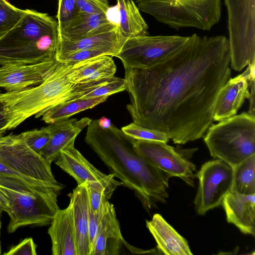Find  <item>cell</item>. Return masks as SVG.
Listing matches in <instances>:
<instances>
[{
  "instance_id": "cell-5",
  "label": "cell",
  "mask_w": 255,
  "mask_h": 255,
  "mask_svg": "<svg viewBox=\"0 0 255 255\" xmlns=\"http://www.w3.org/2000/svg\"><path fill=\"white\" fill-rule=\"evenodd\" d=\"M212 124L204 136L210 155L233 168L255 154V115L244 112Z\"/></svg>"
},
{
  "instance_id": "cell-20",
  "label": "cell",
  "mask_w": 255,
  "mask_h": 255,
  "mask_svg": "<svg viewBox=\"0 0 255 255\" xmlns=\"http://www.w3.org/2000/svg\"><path fill=\"white\" fill-rule=\"evenodd\" d=\"M116 211L108 201L104 215L99 226L91 255H118L125 245Z\"/></svg>"
},
{
  "instance_id": "cell-14",
  "label": "cell",
  "mask_w": 255,
  "mask_h": 255,
  "mask_svg": "<svg viewBox=\"0 0 255 255\" xmlns=\"http://www.w3.org/2000/svg\"><path fill=\"white\" fill-rule=\"evenodd\" d=\"M71 143L60 152L55 164L73 177L78 185L85 182H99L114 192L116 187L123 185L111 173L106 174L89 162Z\"/></svg>"
},
{
  "instance_id": "cell-40",
  "label": "cell",
  "mask_w": 255,
  "mask_h": 255,
  "mask_svg": "<svg viewBox=\"0 0 255 255\" xmlns=\"http://www.w3.org/2000/svg\"><path fill=\"white\" fill-rule=\"evenodd\" d=\"M0 210L8 213L9 210L8 198L0 186Z\"/></svg>"
},
{
  "instance_id": "cell-39",
  "label": "cell",
  "mask_w": 255,
  "mask_h": 255,
  "mask_svg": "<svg viewBox=\"0 0 255 255\" xmlns=\"http://www.w3.org/2000/svg\"><path fill=\"white\" fill-rule=\"evenodd\" d=\"M7 126L8 122L5 116L4 105L0 100V135H4L5 131L8 130Z\"/></svg>"
},
{
  "instance_id": "cell-18",
  "label": "cell",
  "mask_w": 255,
  "mask_h": 255,
  "mask_svg": "<svg viewBox=\"0 0 255 255\" xmlns=\"http://www.w3.org/2000/svg\"><path fill=\"white\" fill-rule=\"evenodd\" d=\"M53 255H78L77 238L72 209L69 204L59 209L48 229Z\"/></svg>"
},
{
  "instance_id": "cell-7",
  "label": "cell",
  "mask_w": 255,
  "mask_h": 255,
  "mask_svg": "<svg viewBox=\"0 0 255 255\" xmlns=\"http://www.w3.org/2000/svg\"><path fill=\"white\" fill-rule=\"evenodd\" d=\"M228 13L230 66L241 71L255 63V0H224Z\"/></svg>"
},
{
  "instance_id": "cell-38",
  "label": "cell",
  "mask_w": 255,
  "mask_h": 255,
  "mask_svg": "<svg viewBox=\"0 0 255 255\" xmlns=\"http://www.w3.org/2000/svg\"><path fill=\"white\" fill-rule=\"evenodd\" d=\"M36 245L32 238L24 239L18 245L12 247L5 255H36Z\"/></svg>"
},
{
  "instance_id": "cell-22",
  "label": "cell",
  "mask_w": 255,
  "mask_h": 255,
  "mask_svg": "<svg viewBox=\"0 0 255 255\" xmlns=\"http://www.w3.org/2000/svg\"><path fill=\"white\" fill-rule=\"evenodd\" d=\"M87 182L77 185L68 194L75 226L78 255H90L88 234L90 210Z\"/></svg>"
},
{
  "instance_id": "cell-32",
  "label": "cell",
  "mask_w": 255,
  "mask_h": 255,
  "mask_svg": "<svg viewBox=\"0 0 255 255\" xmlns=\"http://www.w3.org/2000/svg\"><path fill=\"white\" fill-rule=\"evenodd\" d=\"M90 207L96 214L101 207L109 201L113 192L99 182H87Z\"/></svg>"
},
{
  "instance_id": "cell-1",
  "label": "cell",
  "mask_w": 255,
  "mask_h": 255,
  "mask_svg": "<svg viewBox=\"0 0 255 255\" xmlns=\"http://www.w3.org/2000/svg\"><path fill=\"white\" fill-rule=\"evenodd\" d=\"M124 67L133 122L184 144L203 137L213 124L218 94L231 78L228 38L194 33L150 68Z\"/></svg>"
},
{
  "instance_id": "cell-21",
  "label": "cell",
  "mask_w": 255,
  "mask_h": 255,
  "mask_svg": "<svg viewBox=\"0 0 255 255\" xmlns=\"http://www.w3.org/2000/svg\"><path fill=\"white\" fill-rule=\"evenodd\" d=\"M146 227L157 243L159 254L164 255H192L187 241L178 234L158 213L151 220L146 221Z\"/></svg>"
},
{
  "instance_id": "cell-19",
  "label": "cell",
  "mask_w": 255,
  "mask_h": 255,
  "mask_svg": "<svg viewBox=\"0 0 255 255\" xmlns=\"http://www.w3.org/2000/svg\"><path fill=\"white\" fill-rule=\"evenodd\" d=\"M126 39L121 35L118 27L106 32L78 39L68 40L58 38L55 58L59 61L63 57L73 52L96 48L108 49L117 55Z\"/></svg>"
},
{
  "instance_id": "cell-42",
  "label": "cell",
  "mask_w": 255,
  "mask_h": 255,
  "mask_svg": "<svg viewBox=\"0 0 255 255\" xmlns=\"http://www.w3.org/2000/svg\"><path fill=\"white\" fill-rule=\"evenodd\" d=\"M2 211L0 210V231H1V213ZM1 254V244H0V255Z\"/></svg>"
},
{
  "instance_id": "cell-6",
  "label": "cell",
  "mask_w": 255,
  "mask_h": 255,
  "mask_svg": "<svg viewBox=\"0 0 255 255\" xmlns=\"http://www.w3.org/2000/svg\"><path fill=\"white\" fill-rule=\"evenodd\" d=\"M139 9L171 28L209 30L221 18V0H137Z\"/></svg>"
},
{
  "instance_id": "cell-23",
  "label": "cell",
  "mask_w": 255,
  "mask_h": 255,
  "mask_svg": "<svg viewBox=\"0 0 255 255\" xmlns=\"http://www.w3.org/2000/svg\"><path fill=\"white\" fill-rule=\"evenodd\" d=\"M116 70L113 59L104 55L75 63L68 77L73 83H83L113 77Z\"/></svg>"
},
{
  "instance_id": "cell-30",
  "label": "cell",
  "mask_w": 255,
  "mask_h": 255,
  "mask_svg": "<svg viewBox=\"0 0 255 255\" xmlns=\"http://www.w3.org/2000/svg\"><path fill=\"white\" fill-rule=\"evenodd\" d=\"M79 14L75 0H58L56 15L58 35L64 32Z\"/></svg>"
},
{
  "instance_id": "cell-27",
  "label": "cell",
  "mask_w": 255,
  "mask_h": 255,
  "mask_svg": "<svg viewBox=\"0 0 255 255\" xmlns=\"http://www.w3.org/2000/svg\"><path fill=\"white\" fill-rule=\"evenodd\" d=\"M108 96L80 98L52 107L41 116V120L48 124L65 120L76 114L91 109L106 101Z\"/></svg>"
},
{
  "instance_id": "cell-3",
  "label": "cell",
  "mask_w": 255,
  "mask_h": 255,
  "mask_svg": "<svg viewBox=\"0 0 255 255\" xmlns=\"http://www.w3.org/2000/svg\"><path fill=\"white\" fill-rule=\"evenodd\" d=\"M74 63L60 62L37 86L18 92L0 93L8 122L7 130L15 128L32 116L38 118L53 107L81 98L113 77L73 83L68 75Z\"/></svg>"
},
{
  "instance_id": "cell-4",
  "label": "cell",
  "mask_w": 255,
  "mask_h": 255,
  "mask_svg": "<svg viewBox=\"0 0 255 255\" xmlns=\"http://www.w3.org/2000/svg\"><path fill=\"white\" fill-rule=\"evenodd\" d=\"M57 21L47 13L25 9L12 29L0 37V65L31 64L55 58Z\"/></svg>"
},
{
  "instance_id": "cell-29",
  "label": "cell",
  "mask_w": 255,
  "mask_h": 255,
  "mask_svg": "<svg viewBox=\"0 0 255 255\" xmlns=\"http://www.w3.org/2000/svg\"><path fill=\"white\" fill-rule=\"evenodd\" d=\"M25 10L13 6L5 0H0V37L15 26Z\"/></svg>"
},
{
  "instance_id": "cell-35",
  "label": "cell",
  "mask_w": 255,
  "mask_h": 255,
  "mask_svg": "<svg viewBox=\"0 0 255 255\" xmlns=\"http://www.w3.org/2000/svg\"><path fill=\"white\" fill-rule=\"evenodd\" d=\"M104 55L116 57L117 55L114 52L108 49H86L68 54L63 57L59 62L62 63H76Z\"/></svg>"
},
{
  "instance_id": "cell-28",
  "label": "cell",
  "mask_w": 255,
  "mask_h": 255,
  "mask_svg": "<svg viewBox=\"0 0 255 255\" xmlns=\"http://www.w3.org/2000/svg\"><path fill=\"white\" fill-rule=\"evenodd\" d=\"M232 191L244 195L255 194V154L233 168Z\"/></svg>"
},
{
  "instance_id": "cell-16",
  "label": "cell",
  "mask_w": 255,
  "mask_h": 255,
  "mask_svg": "<svg viewBox=\"0 0 255 255\" xmlns=\"http://www.w3.org/2000/svg\"><path fill=\"white\" fill-rule=\"evenodd\" d=\"M91 120L87 117L79 120L73 118L49 124L47 126L50 133L49 139L39 154L50 163L55 161L61 151L75 141L77 136Z\"/></svg>"
},
{
  "instance_id": "cell-24",
  "label": "cell",
  "mask_w": 255,
  "mask_h": 255,
  "mask_svg": "<svg viewBox=\"0 0 255 255\" xmlns=\"http://www.w3.org/2000/svg\"><path fill=\"white\" fill-rule=\"evenodd\" d=\"M118 25L110 21L105 13L92 14H79L64 32L58 38L68 40L78 39L87 36L106 32Z\"/></svg>"
},
{
  "instance_id": "cell-8",
  "label": "cell",
  "mask_w": 255,
  "mask_h": 255,
  "mask_svg": "<svg viewBox=\"0 0 255 255\" xmlns=\"http://www.w3.org/2000/svg\"><path fill=\"white\" fill-rule=\"evenodd\" d=\"M1 187L9 200V233L23 226L51 224L59 209L57 201L59 193L56 192L31 193Z\"/></svg>"
},
{
  "instance_id": "cell-17",
  "label": "cell",
  "mask_w": 255,
  "mask_h": 255,
  "mask_svg": "<svg viewBox=\"0 0 255 255\" xmlns=\"http://www.w3.org/2000/svg\"><path fill=\"white\" fill-rule=\"evenodd\" d=\"M227 221L246 235H255V194L244 195L231 191L222 204Z\"/></svg>"
},
{
  "instance_id": "cell-26",
  "label": "cell",
  "mask_w": 255,
  "mask_h": 255,
  "mask_svg": "<svg viewBox=\"0 0 255 255\" xmlns=\"http://www.w3.org/2000/svg\"><path fill=\"white\" fill-rule=\"evenodd\" d=\"M118 28L126 38L148 35V26L133 0H117Z\"/></svg>"
},
{
  "instance_id": "cell-31",
  "label": "cell",
  "mask_w": 255,
  "mask_h": 255,
  "mask_svg": "<svg viewBox=\"0 0 255 255\" xmlns=\"http://www.w3.org/2000/svg\"><path fill=\"white\" fill-rule=\"evenodd\" d=\"M121 129L127 135L137 140L167 143L170 139L164 132L143 128L133 122L122 127Z\"/></svg>"
},
{
  "instance_id": "cell-15",
  "label": "cell",
  "mask_w": 255,
  "mask_h": 255,
  "mask_svg": "<svg viewBox=\"0 0 255 255\" xmlns=\"http://www.w3.org/2000/svg\"><path fill=\"white\" fill-rule=\"evenodd\" d=\"M250 87L243 73L231 78L218 94L213 110V120L221 121L236 115L245 100L249 98Z\"/></svg>"
},
{
  "instance_id": "cell-13",
  "label": "cell",
  "mask_w": 255,
  "mask_h": 255,
  "mask_svg": "<svg viewBox=\"0 0 255 255\" xmlns=\"http://www.w3.org/2000/svg\"><path fill=\"white\" fill-rule=\"evenodd\" d=\"M60 62L56 58L31 64H6L0 67V87L18 92L42 83Z\"/></svg>"
},
{
  "instance_id": "cell-34",
  "label": "cell",
  "mask_w": 255,
  "mask_h": 255,
  "mask_svg": "<svg viewBox=\"0 0 255 255\" xmlns=\"http://www.w3.org/2000/svg\"><path fill=\"white\" fill-rule=\"evenodd\" d=\"M126 90V83L125 78L115 76L107 82L85 94L82 98H93L101 96H109L111 95Z\"/></svg>"
},
{
  "instance_id": "cell-11",
  "label": "cell",
  "mask_w": 255,
  "mask_h": 255,
  "mask_svg": "<svg viewBox=\"0 0 255 255\" xmlns=\"http://www.w3.org/2000/svg\"><path fill=\"white\" fill-rule=\"evenodd\" d=\"M0 161L31 178L56 186H64L55 178L51 163L30 148L18 134L0 138Z\"/></svg>"
},
{
  "instance_id": "cell-37",
  "label": "cell",
  "mask_w": 255,
  "mask_h": 255,
  "mask_svg": "<svg viewBox=\"0 0 255 255\" xmlns=\"http://www.w3.org/2000/svg\"><path fill=\"white\" fill-rule=\"evenodd\" d=\"M108 201L101 207L99 211L96 214L93 213L90 207L88 221V234L90 242V255H91L93 250L99 226L106 211Z\"/></svg>"
},
{
  "instance_id": "cell-25",
  "label": "cell",
  "mask_w": 255,
  "mask_h": 255,
  "mask_svg": "<svg viewBox=\"0 0 255 255\" xmlns=\"http://www.w3.org/2000/svg\"><path fill=\"white\" fill-rule=\"evenodd\" d=\"M0 186L26 193L56 192L64 186H56L25 176L0 161Z\"/></svg>"
},
{
  "instance_id": "cell-36",
  "label": "cell",
  "mask_w": 255,
  "mask_h": 255,
  "mask_svg": "<svg viewBox=\"0 0 255 255\" xmlns=\"http://www.w3.org/2000/svg\"><path fill=\"white\" fill-rule=\"evenodd\" d=\"M80 14L106 13L110 7L108 0H75Z\"/></svg>"
},
{
  "instance_id": "cell-2",
  "label": "cell",
  "mask_w": 255,
  "mask_h": 255,
  "mask_svg": "<svg viewBox=\"0 0 255 255\" xmlns=\"http://www.w3.org/2000/svg\"><path fill=\"white\" fill-rule=\"evenodd\" d=\"M134 139L114 125L101 126L99 120L91 121L85 137L115 177L134 192L149 212L157 203H166L171 176L142 157L134 148Z\"/></svg>"
},
{
  "instance_id": "cell-41",
  "label": "cell",
  "mask_w": 255,
  "mask_h": 255,
  "mask_svg": "<svg viewBox=\"0 0 255 255\" xmlns=\"http://www.w3.org/2000/svg\"><path fill=\"white\" fill-rule=\"evenodd\" d=\"M251 92L249 97L250 99V107L249 111L248 112L250 114L255 115V81L252 82L250 85Z\"/></svg>"
},
{
  "instance_id": "cell-33",
  "label": "cell",
  "mask_w": 255,
  "mask_h": 255,
  "mask_svg": "<svg viewBox=\"0 0 255 255\" xmlns=\"http://www.w3.org/2000/svg\"><path fill=\"white\" fill-rule=\"evenodd\" d=\"M28 146L33 151L39 154L47 143L50 135L47 127L39 129H33L18 134Z\"/></svg>"
},
{
  "instance_id": "cell-10",
  "label": "cell",
  "mask_w": 255,
  "mask_h": 255,
  "mask_svg": "<svg viewBox=\"0 0 255 255\" xmlns=\"http://www.w3.org/2000/svg\"><path fill=\"white\" fill-rule=\"evenodd\" d=\"M133 146L152 165L194 186L197 172L196 165L190 159L197 149H179L163 142L135 139Z\"/></svg>"
},
{
  "instance_id": "cell-12",
  "label": "cell",
  "mask_w": 255,
  "mask_h": 255,
  "mask_svg": "<svg viewBox=\"0 0 255 255\" xmlns=\"http://www.w3.org/2000/svg\"><path fill=\"white\" fill-rule=\"evenodd\" d=\"M198 187L194 201L197 213L204 215L221 206L224 196L232 190L233 168L220 159L204 163L197 172Z\"/></svg>"
},
{
  "instance_id": "cell-9",
  "label": "cell",
  "mask_w": 255,
  "mask_h": 255,
  "mask_svg": "<svg viewBox=\"0 0 255 255\" xmlns=\"http://www.w3.org/2000/svg\"><path fill=\"white\" fill-rule=\"evenodd\" d=\"M188 38L179 35H148L128 38L116 57L124 66L147 69L173 54Z\"/></svg>"
}]
</instances>
